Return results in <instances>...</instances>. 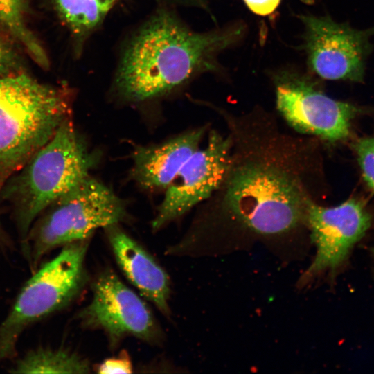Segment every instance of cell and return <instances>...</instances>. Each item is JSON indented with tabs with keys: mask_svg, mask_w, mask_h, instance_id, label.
<instances>
[{
	"mask_svg": "<svg viewBox=\"0 0 374 374\" xmlns=\"http://www.w3.org/2000/svg\"><path fill=\"white\" fill-rule=\"evenodd\" d=\"M221 114L231 139L229 161L207 210L178 242L191 257L213 253L225 240H271L308 231V208L316 201L314 138L286 134L270 114Z\"/></svg>",
	"mask_w": 374,
	"mask_h": 374,
	"instance_id": "cell-1",
	"label": "cell"
},
{
	"mask_svg": "<svg viewBox=\"0 0 374 374\" xmlns=\"http://www.w3.org/2000/svg\"><path fill=\"white\" fill-rule=\"evenodd\" d=\"M243 26L196 33L171 12L154 15L134 35L119 63L114 88L122 99L133 103L167 94L195 75L217 70L220 51L236 43Z\"/></svg>",
	"mask_w": 374,
	"mask_h": 374,
	"instance_id": "cell-2",
	"label": "cell"
},
{
	"mask_svg": "<svg viewBox=\"0 0 374 374\" xmlns=\"http://www.w3.org/2000/svg\"><path fill=\"white\" fill-rule=\"evenodd\" d=\"M66 118L0 191L12 210L22 253L28 257L27 238L36 218L51 203L89 176L98 162Z\"/></svg>",
	"mask_w": 374,
	"mask_h": 374,
	"instance_id": "cell-3",
	"label": "cell"
},
{
	"mask_svg": "<svg viewBox=\"0 0 374 374\" xmlns=\"http://www.w3.org/2000/svg\"><path fill=\"white\" fill-rule=\"evenodd\" d=\"M72 92L26 74L0 75V191L71 117Z\"/></svg>",
	"mask_w": 374,
	"mask_h": 374,
	"instance_id": "cell-4",
	"label": "cell"
},
{
	"mask_svg": "<svg viewBox=\"0 0 374 374\" xmlns=\"http://www.w3.org/2000/svg\"><path fill=\"white\" fill-rule=\"evenodd\" d=\"M89 240L64 245L33 271L0 321V364L17 356L19 339L28 328L67 308L80 295L89 281L85 260Z\"/></svg>",
	"mask_w": 374,
	"mask_h": 374,
	"instance_id": "cell-5",
	"label": "cell"
},
{
	"mask_svg": "<svg viewBox=\"0 0 374 374\" xmlns=\"http://www.w3.org/2000/svg\"><path fill=\"white\" fill-rule=\"evenodd\" d=\"M127 218L126 206L109 187L90 175L51 203L36 218L27 238L32 272L49 252L90 239L100 228Z\"/></svg>",
	"mask_w": 374,
	"mask_h": 374,
	"instance_id": "cell-6",
	"label": "cell"
},
{
	"mask_svg": "<svg viewBox=\"0 0 374 374\" xmlns=\"http://www.w3.org/2000/svg\"><path fill=\"white\" fill-rule=\"evenodd\" d=\"M90 302L77 314L86 328L100 330L115 347L126 337L159 344L163 332L147 303L111 269L97 275L91 283Z\"/></svg>",
	"mask_w": 374,
	"mask_h": 374,
	"instance_id": "cell-7",
	"label": "cell"
},
{
	"mask_svg": "<svg viewBox=\"0 0 374 374\" xmlns=\"http://www.w3.org/2000/svg\"><path fill=\"white\" fill-rule=\"evenodd\" d=\"M276 108L298 132L335 143L347 139L359 107L326 95L304 75L281 71L274 78Z\"/></svg>",
	"mask_w": 374,
	"mask_h": 374,
	"instance_id": "cell-8",
	"label": "cell"
},
{
	"mask_svg": "<svg viewBox=\"0 0 374 374\" xmlns=\"http://www.w3.org/2000/svg\"><path fill=\"white\" fill-rule=\"evenodd\" d=\"M310 69L322 79L361 82L374 27L358 30L328 17L302 15Z\"/></svg>",
	"mask_w": 374,
	"mask_h": 374,
	"instance_id": "cell-9",
	"label": "cell"
},
{
	"mask_svg": "<svg viewBox=\"0 0 374 374\" xmlns=\"http://www.w3.org/2000/svg\"><path fill=\"white\" fill-rule=\"evenodd\" d=\"M371 220L364 204L357 199L331 207L311 202L308 208L307 228L316 253L301 276V285L326 272L337 271L370 228Z\"/></svg>",
	"mask_w": 374,
	"mask_h": 374,
	"instance_id": "cell-10",
	"label": "cell"
},
{
	"mask_svg": "<svg viewBox=\"0 0 374 374\" xmlns=\"http://www.w3.org/2000/svg\"><path fill=\"white\" fill-rule=\"evenodd\" d=\"M231 147L229 134L210 131L206 145L190 157L166 188L151 223L154 231L180 218L212 195L225 175Z\"/></svg>",
	"mask_w": 374,
	"mask_h": 374,
	"instance_id": "cell-11",
	"label": "cell"
},
{
	"mask_svg": "<svg viewBox=\"0 0 374 374\" xmlns=\"http://www.w3.org/2000/svg\"><path fill=\"white\" fill-rule=\"evenodd\" d=\"M112 253L127 279L164 316H170L168 274L137 241L114 224L104 229Z\"/></svg>",
	"mask_w": 374,
	"mask_h": 374,
	"instance_id": "cell-12",
	"label": "cell"
},
{
	"mask_svg": "<svg viewBox=\"0 0 374 374\" xmlns=\"http://www.w3.org/2000/svg\"><path fill=\"white\" fill-rule=\"evenodd\" d=\"M206 127L184 132L161 143L134 150L131 175L148 190L166 189L178 172L199 148Z\"/></svg>",
	"mask_w": 374,
	"mask_h": 374,
	"instance_id": "cell-13",
	"label": "cell"
},
{
	"mask_svg": "<svg viewBox=\"0 0 374 374\" xmlns=\"http://www.w3.org/2000/svg\"><path fill=\"white\" fill-rule=\"evenodd\" d=\"M91 371L87 359L63 347L38 346L16 359L11 373H73Z\"/></svg>",
	"mask_w": 374,
	"mask_h": 374,
	"instance_id": "cell-14",
	"label": "cell"
},
{
	"mask_svg": "<svg viewBox=\"0 0 374 374\" xmlns=\"http://www.w3.org/2000/svg\"><path fill=\"white\" fill-rule=\"evenodd\" d=\"M26 0H0V23L26 48L41 67L49 66L47 54L25 21Z\"/></svg>",
	"mask_w": 374,
	"mask_h": 374,
	"instance_id": "cell-15",
	"label": "cell"
},
{
	"mask_svg": "<svg viewBox=\"0 0 374 374\" xmlns=\"http://www.w3.org/2000/svg\"><path fill=\"white\" fill-rule=\"evenodd\" d=\"M353 148L362 177L374 190V136L358 139L353 144Z\"/></svg>",
	"mask_w": 374,
	"mask_h": 374,
	"instance_id": "cell-16",
	"label": "cell"
},
{
	"mask_svg": "<svg viewBox=\"0 0 374 374\" xmlns=\"http://www.w3.org/2000/svg\"><path fill=\"white\" fill-rule=\"evenodd\" d=\"M98 373L116 374L132 373V362L126 352H123L118 357L105 359L97 368Z\"/></svg>",
	"mask_w": 374,
	"mask_h": 374,
	"instance_id": "cell-17",
	"label": "cell"
},
{
	"mask_svg": "<svg viewBox=\"0 0 374 374\" xmlns=\"http://www.w3.org/2000/svg\"><path fill=\"white\" fill-rule=\"evenodd\" d=\"M281 0H244L246 6L253 13L266 16L278 8Z\"/></svg>",
	"mask_w": 374,
	"mask_h": 374,
	"instance_id": "cell-18",
	"label": "cell"
},
{
	"mask_svg": "<svg viewBox=\"0 0 374 374\" xmlns=\"http://www.w3.org/2000/svg\"><path fill=\"white\" fill-rule=\"evenodd\" d=\"M13 65V58L10 51L0 42V73L4 75Z\"/></svg>",
	"mask_w": 374,
	"mask_h": 374,
	"instance_id": "cell-19",
	"label": "cell"
},
{
	"mask_svg": "<svg viewBox=\"0 0 374 374\" xmlns=\"http://www.w3.org/2000/svg\"><path fill=\"white\" fill-rule=\"evenodd\" d=\"M0 247L4 252L11 248V242L8 235L5 232L0 222Z\"/></svg>",
	"mask_w": 374,
	"mask_h": 374,
	"instance_id": "cell-20",
	"label": "cell"
},
{
	"mask_svg": "<svg viewBox=\"0 0 374 374\" xmlns=\"http://www.w3.org/2000/svg\"><path fill=\"white\" fill-rule=\"evenodd\" d=\"M172 3H177L183 5L200 6L204 0H168Z\"/></svg>",
	"mask_w": 374,
	"mask_h": 374,
	"instance_id": "cell-21",
	"label": "cell"
},
{
	"mask_svg": "<svg viewBox=\"0 0 374 374\" xmlns=\"http://www.w3.org/2000/svg\"><path fill=\"white\" fill-rule=\"evenodd\" d=\"M100 2L105 7L110 9L116 0H96Z\"/></svg>",
	"mask_w": 374,
	"mask_h": 374,
	"instance_id": "cell-22",
	"label": "cell"
},
{
	"mask_svg": "<svg viewBox=\"0 0 374 374\" xmlns=\"http://www.w3.org/2000/svg\"><path fill=\"white\" fill-rule=\"evenodd\" d=\"M371 251H372L373 254L374 255V247H372Z\"/></svg>",
	"mask_w": 374,
	"mask_h": 374,
	"instance_id": "cell-23",
	"label": "cell"
},
{
	"mask_svg": "<svg viewBox=\"0 0 374 374\" xmlns=\"http://www.w3.org/2000/svg\"><path fill=\"white\" fill-rule=\"evenodd\" d=\"M1 251H1V249H0V258H1V253H2Z\"/></svg>",
	"mask_w": 374,
	"mask_h": 374,
	"instance_id": "cell-24",
	"label": "cell"
}]
</instances>
